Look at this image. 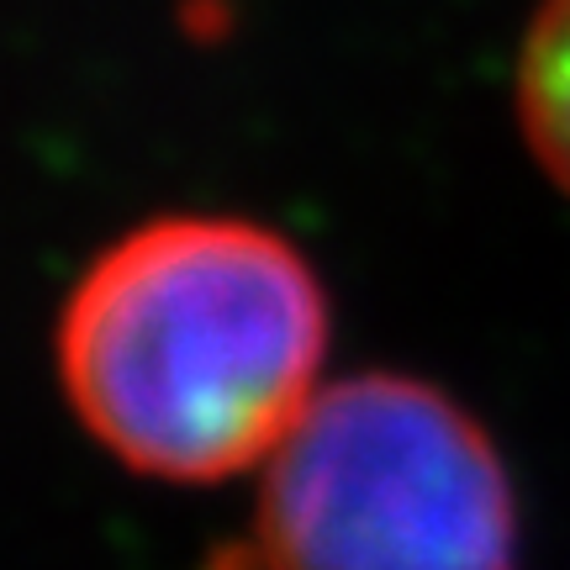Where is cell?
<instances>
[{"instance_id":"2","label":"cell","mask_w":570,"mask_h":570,"mask_svg":"<svg viewBox=\"0 0 570 570\" xmlns=\"http://www.w3.org/2000/svg\"><path fill=\"white\" fill-rule=\"evenodd\" d=\"M265 570H518L523 512L502 449L444 386L365 370L306 407L265 465Z\"/></svg>"},{"instance_id":"4","label":"cell","mask_w":570,"mask_h":570,"mask_svg":"<svg viewBox=\"0 0 570 570\" xmlns=\"http://www.w3.org/2000/svg\"><path fill=\"white\" fill-rule=\"evenodd\" d=\"M206 570H265V566H259V560H254V550H248V554H223L217 566H206Z\"/></svg>"},{"instance_id":"3","label":"cell","mask_w":570,"mask_h":570,"mask_svg":"<svg viewBox=\"0 0 570 570\" xmlns=\"http://www.w3.org/2000/svg\"><path fill=\"white\" fill-rule=\"evenodd\" d=\"M512 106L529 154L570 196V0H539L518 48Z\"/></svg>"},{"instance_id":"1","label":"cell","mask_w":570,"mask_h":570,"mask_svg":"<svg viewBox=\"0 0 570 570\" xmlns=\"http://www.w3.org/2000/svg\"><path fill=\"white\" fill-rule=\"evenodd\" d=\"M327 291L248 217H154L106 244L59 312V386L132 475L212 487L269 454L323 396Z\"/></svg>"}]
</instances>
